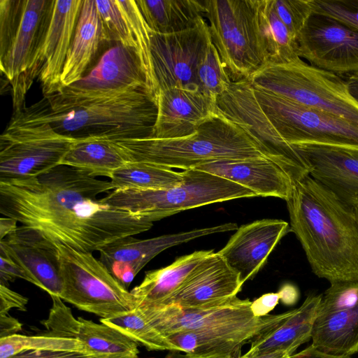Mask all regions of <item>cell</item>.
<instances>
[{"label":"cell","instance_id":"1","mask_svg":"<svg viewBox=\"0 0 358 358\" xmlns=\"http://www.w3.org/2000/svg\"><path fill=\"white\" fill-rule=\"evenodd\" d=\"M111 189L110 181L59 165L36 177L0 180V213L54 243L92 253L153 225L97 199Z\"/></svg>","mask_w":358,"mask_h":358},{"label":"cell","instance_id":"2","mask_svg":"<svg viewBox=\"0 0 358 358\" xmlns=\"http://www.w3.org/2000/svg\"><path fill=\"white\" fill-rule=\"evenodd\" d=\"M286 202L290 231L313 273L330 284L358 281V209L309 175L294 185Z\"/></svg>","mask_w":358,"mask_h":358},{"label":"cell","instance_id":"3","mask_svg":"<svg viewBox=\"0 0 358 358\" xmlns=\"http://www.w3.org/2000/svg\"><path fill=\"white\" fill-rule=\"evenodd\" d=\"M111 141L129 162L148 163L169 169H196L224 159L268 158L240 126L220 111L194 133L184 137Z\"/></svg>","mask_w":358,"mask_h":358},{"label":"cell","instance_id":"4","mask_svg":"<svg viewBox=\"0 0 358 358\" xmlns=\"http://www.w3.org/2000/svg\"><path fill=\"white\" fill-rule=\"evenodd\" d=\"M45 117L59 134L75 138H145L152 135L157 116L156 96L147 89L82 102Z\"/></svg>","mask_w":358,"mask_h":358},{"label":"cell","instance_id":"5","mask_svg":"<svg viewBox=\"0 0 358 358\" xmlns=\"http://www.w3.org/2000/svg\"><path fill=\"white\" fill-rule=\"evenodd\" d=\"M46 99L15 110L0 137V180L36 177L61 165L77 138L48 121Z\"/></svg>","mask_w":358,"mask_h":358},{"label":"cell","instance_id":"6","mask_svg":"<svg viewBox=\"0 0 358 358\" xmlns=\"http://www.w3.org/2000/svg\"><path fill=\"white\" fill-rule=\"evenodd\" d=\"M182 182L164 189H115L101 202L155 222L181 211L257 196L243 186L196 169L183 170Z\"/></svg>","mask_w":358,"mask_h":358},{"label":"cell","instance_id":"7","mask_svg":"<svg viewBox=\"0 0 358 358\" xmlns=\"http://www.w3.org/2000/svg\"><path fill=\"white\" fill-rule=\"evenodd\" d=\"M251 86L358 124V103L346 80L296 57L266 62L247 80Z\"/></svg>","mask_w":358,"mask_h":358},{"label":"cell","instance_id":"8","mask_svg":"<svg viewBox=\"0 0 358 358\" xmlns=\"http://www.w3.org/2000/svg\"><path fill=\"white\" fill-rule=\"evenodd\" d=\"M211 40L232 82L247 80L268 62L259 0H203Z\"/></svg>","mask_w":358,"mask_h":358},{"label":"cell","instance_id":"9","mask_svg":"<svg viewBox=\"0 0 358 358\" xmlns=\"http://www.w3.org/2000/svg\"><path fill=\"white\" fill-rule=\"evenodd\" d=\"M252 301L235 296L206 308L185 309L176 304L155 308H138L151 324L166 337L180 332L197 331L221 335L244 344L263 331L278 326L294 309L256 317Z\"/></svg>","mask_w":358,"mask_h":358},{"label":"cell","instance_id":"10","mask_svg":"<svg viewBox=\"0 0 358 358\" xmlns=\"http://www.w3.org/2000/svg\"><path fill=\"white\" fill-rule=\"evenodd\" d=\"M251 88L264 117L277 135L288 144H311L358 152V124Z\"/></svg>","mask_w":358,"mask_h":358},{"label":"cell","instance_id":"11","mask_svg":"<svg viewBox=\"0 0 358 358\" xmlns=\"http://www.w3.org/2000/svg\"><path fill=\"white\" fill-rule=\"evenodd\" d=\"M62 289L59 297L78 309L108 318L136 308L123 287L91 252L56 244Z\"/></svg>","mask_w":358,"mask_h":358},{"label":"cell","instance_id":"12","mask_svg":"<svg viewBox=\"0 0 358 358\" xmlns=\"http://www.w3.org/2000/svg\"><path fill=\"white\" fill-rule=\"evenodd\" d=\"M147 89L146 78L135 52L120 43L108 50L80 80L45 97L51 111L128 91Z\"/></svg>","mask_w":358,"mask_h":358},{"label":"cell","instance_id":"13","mask_svg":"<svg viewBox=\"0 0 358 358\" xmlns=\"http://www.w3.org/2000/svg\"><path fill=\"white\" fill-rule=\"evenodd\" d=\"M84 0H55L44 38L34 59L13 88L14 110L22 108L27 90L38 78L44 97L61 89V75Z\"/></svg>","mask_w":358,"mask_h":358},{"label":"cell","instance_id":"14","mask_svg":"<svg viewBox=\"0 0 358 358\" xmlns=\"http://www.w3.org/2000/svg\"><path fill=\"white\" fill-rule=\"evenodd\" d=\"M210 41L209 25L205 17L181 31L152 32L151 52L157 93L169 88L201 90L196 70Z\"/></svg>","mask_w":358,"mask_h":358},{"label":"cell","instance_id":"15","mask_svg":"<svg viewBox=\"0 0 358 358\" xmlns=\"http://www.w3.org/2000/svg\"><path fill=\"white\" fill-rule=\"evenodd\" d=\"M299 57L341 77L358 75V29L313 12L296 38Z\"/></svg>","mask_w":358,"mask_h":358},{"label":"cell","instance_id":"16","mask_svg":"<svg viewBox=\"0 0 358 358\" xmlns=\"http://www.w3.org/2000/svg\"><path fill=\"white\" fill-rule=\"evenodd\" d=\"M311 339L315 348L329 355L358 352V281L332 283L324 292Z\"/></svg>","mask_w":358,"mask_h":358},{"label":"cell","instance_id":"17","mask_svg":"<svg viewBox=\"0 0 358 358\" xmlns=\"http://www.w3.org/2000/svg\"><path fill=\"white\" fill-rule=\"evenodd\" d=\"M236 224L228 222L148 239L127 236L100 249L98 251L99 260L113 276L127 289L139 271L162 251L202 236L236 230Z\"/></svg>","mask_w":358,"mask_h":358},{"label":"cell","instance_id":"18","mask_svg":"<svg viewBox=\"0 0 358 358\" xmlns=\"http://www.w3.org/2000/svg\"><path fill=\"white\" fill-rule=\"evenodd\" d=\"M289 231L290 227L284 220H256L239 227L217 252L244 283L256 275L271 252Z\"/></svg>","mask_w":358,"mask_h":358},{"label":"cell","instance_id":"19","mask_svg":"<svg viewBox=\"0 0 358 358\" xmlns=\"http://www.w3.org/2000/svg\"><path fill=\"white\" fill-rule=\"evenodd\" d=\"M157 116L150 138H180L194 133L218 112L217 99L199 90L169 88L157 94Z\"/></svg>","mask_w":358,"mask_h":358},{"label":"cell","instance_id":"20","mask_svg":"<svg viewBox=\"0 0 358 358\" xmlns=\"http://www.w3.org/2000/svg\"><path fill=\"white\" fill-rule=\"evenodd\" d=\"M55 0H24L19 24L0 45V69L14 88L39 50Z\"/></svg>","mask_w":358,"mask_h":358},{"label":"cell","instance_id":"21","mask_svg":"<svg viewBox=\"0 0 358 358\" xmlns=\"http://www.w3.org/2000/svg\"><path fill=\"white\" fill-rule=\"evenodd\" d=\"M294 147L313 179L358 209V152L311 144Z\"/></svg>","mask_w":358,"mask_h":358},{"label":"cell","instance_id":"22","mask_svg":"<svg viewBox=\"0 0 358 358\" xmlns=\"http://www.w3.org/2000/svg\"><path fill=\"white\" fill-rule=\"evenodd\" d=\"M0 253L28 270L38 281L41 289L59 297L62 282L55 243L21 225L6 239L1 240Z\"/></svg>","mask_w":358,"mask_h":358},{"label":"cell","instance_id":"23","mask_svg":"<svg viewBox=\"0 0 358 358\" xmlns=\"http://www.w3.org/2000/svg\"><path fill=\"white\" fill-rule=\"evenodd\" d=\"M243 284L239 275L213 252L165 306L176 304L185 309L209 307L237 296Z\"/></svg>","mask_w":358,"mask_h":358},{"label":"cell","instance_id":"24","mask_svg":"<svg viewBox=\"0 0 358 358\" xmlns=\"http://www.w3.org/2000/svg\"><path fill=\"white\" fill-rule=\"evenodd\" d=\"M196 169L239 184L257 196H273L285 201L299 181L276 163L264 157L219 160Z\"/></svg>","mask_w":358,"mask_h":358},{"label":"cell","instance_id":"25","mask_svg":"<svg viewBox=\"0 0 358 358\" xmlns=\"http://www.w3.org/2000/svg\"><path fill=\"white\" fill-rule=\"evenodd\" d=\"M213 252L195 251L178 258L166 267L146 272L143 281L130 291L136 308L165 306Z\"/></svg>","mask_w":358,"mask_h":358},{"label":"cell","instance_id":"26","mask_svg":"<svg viewBox=\"0 0 358 358\" xmlns=\"http://www.w3.org/2000/svg\"><path fill=\"white\" fill-rule=\"evenodd\" d=\"M108 40L95 0H84L62 69L61 89L84 76L101 43Z\"/></svg>","mask_w":358,"mask_h":358},{"label":"cell","instance_id":"27","mask_svg":"<svg viewBox=\"0 0 358 358\" xmlns=\"http://www.w3.org/2000/svg\"><path fill=\"white\" fill-rule=\"evenodd\" d=\"M322 296L308 295L287 319L254 337L250 341V348L248 352L252 355H262L289 350L294 353L312 337Z\"/></svg>","mask_w":358,"mask_h":358},{"label":"cell","instance_id":"28","mask_svg":"<svg viewBox=\"0 0 358 358\" xmlns=\"http://www.w3.org/2000/svg\"><path fill=\"white\" fill-rule=\"evenodd\" d=\"M129 162L126 155L111 140L90 137L77 138L61 165L69 166L94 177L110 178L117 169Z\"/></svg>","mask_w":358,"mask_h":358},{"label":"cell","instance_id":"29","mask_svg":"<svg viewBox=\"0 0 358 358\" xmlns=\"http://www.w3.org/2000/svg\"><path fill=\"white\" fill-rule=\"evenodd\" d=\"M149 27L157 34L181 31L204 17L203 0H137Z\"/></svg>","mask_w":358,"mask_h":358},{"label":"cell","instance_id":"30","mask_svg":"<svg viewBox=\"0 0 358 358\" xmlns=\"http://www.w3.org/2000/svg\"><path fill=\"white\" fill-rule=\"evenodd\" d=\"M71 338L80 341L92 355L112 358H138V343L103 323L78 317Z\"/></svg>","mask_w":358,"mask_h":358},{"label":"cell","instance_id":"31","mask_svg":"<svg viewBox=\"0 0 358 358\" xmlns=\"http://www.w3.org/2000/svg\"><path fill=\"white\" fill-rule=\"evenodd\" d=\"M182 172L162 166L129 162L117 169L110 176V182L115 189H164L179 185Z\"/></svg>","mask_w":358,"mask_h":358},{"label":"cell","instance_id":"32","mask_svg":"<svg viewBox=\"0 0 358 358\" xmlns=\"http://www.w3.org/2000/svg\"><path fill=\"white\" fill-rule=\"evenodd\" d=\"M258 13L267 62L285 63L299 57L296 41L275 13L273 0H259Z\"/></svg>","mask_w":358,"mask_h":358},{"label":"cell","instance_id":"33","mask_svg":"<svg viewBox=\"0 0 358 358\" xmlns=\"http://www.w3.org/2000/svg\"><path fill=\"white\" fill-rule=\"evenodd\" d=\"M116 2L127 23L131 49L138 59L150 91L157 98V86L151 52L153 31L145 22L136 1L116 0Z\"/></svg>","mask_w":358,"mask_h":358},{"label":"cell","instance_id":"34","mask_svg":"<svg viewBox=\"0 0 358 358\" xmlns=\"http://www.w3.org/2000/svg\"><path fill=\"white\" fill-rule=\"evenodd\" d=\"M169 338L178 351L193 358H237L245 345L225 336L197 331L176 333Z\"/></svg>","mask_w":358,"mask_h":358},{"label":"cell","instance_id":"35","mask_svg":"<svg viewBox=\"0 0 358 358\" xmlns=\"http://www.w3.org/2000/svg\"><path fill=\"white\" fill-rule=\"evenodd\" d=\"M100 322L118 330L148 350L178 351L171 340L157 330L138 308L101 318Z\"/></svg>","mask_w":358,"mask_h":358},{"label":"cell","instance_id":"36","mask_svg":"<svg viewBox=\"0 0 358 358\" xmlns=\"http://www.w3.org/2000/svg\"><path fill=\"white\" fill-rule=\"evenodd\" d=\"M28 350L71 351L88 353L83 345L76 339L54 336L46 334L35 336L16 334L0 338V358H9L16 354Z\"/></svg>","mask_w":358,"mask_h":358},{"label":"cell","instance_id":"37","mask_svg":"<svg viewBox=\"0 0 358 358\" xmlns=\"http://www.w3.org/2000/svg\"><path fill=\"white\" fill-rule=\"evenodd\" d=\"M196 79L200 90L215 99L225 92L232 83L212 40L197 66Z\"/></svg>","mask_w":358,"mask_h":358},{"label":"cell","instance_id":"38","mask_svg":"<svg viewBox=\"0 0 358 358\" xmlns=\"http://www.w3.org/2000/svg\"><path fill=\"white\" fill-rule=\"evenodd\" d=\"M95 2L108 39L131 49L127 23L116 0Z\"/></svg>","mask_w":358,"mask_h":358},{"label":"cell","instance_id":"39","mask_svg":"<svg viewBox=\"0 0 358 358\" xmlns=\"http://www.w3.org/2000/svg\"><path fill=\"white\" fill-rule=\"evenodd\" d=\"M279 18L296 40L313 13L310 0H273Z\"/></svg>","mask_w":358,"mask_h":358},{"label":"cell","instance_id":"40","mask_svg":"<svg viewBox=\"0 0 358 358\" xmlns=\"http://www.w3.org/2000/svg\"><path fill=\"white\" fill-rule=\"evenodd\" d=\"M313 12L328 15L358 29V0H310Z\"/></svg>","mask_w":358,"mask_h":358},{"label":"cell","instance_id":"41","mask_svg":"<svg viewBox=\"0 0 358 358\" xmlns=\"http://www.w3.org/2000/svg\"><path fill=\"white\" fill-rule=\"evenodd\" d=\"M0 261V284L7 285L8 281L21 278L41 288V285L36 278L20 264L1 253Z\"/></svg>","mask_w":358,"mask_h":358},{"label":"cell","instance_id":"42","mask_svg":"<svg viewBox=\"0 0 358 358\" xmlns=\"http://www.w3.org/2000/svg\"><path fill=\"white\" fill-rule=\"evenodd\" d=\"M9 358H112L108 356L91 355L80 352L28 350Z\"/></svg>","mask_w":358,"mask_h":358},{"label":"cell","instance_id":"43","mask_svg":"<svg viewBox=\"0 0 358 358\" xmlns=\"http://www.w3.org/2000/svg\"><path fill=\"white\" fill-rule=\"evenodd\" d=\"M27 303V297L0 284V313H8L13 308L24 311Z\"/></svg>","mask_w":358,"mask_h":358},{"label":"cell","instance_id":"44","mask_svg":"<svg viewBox=\"0 0 358 358\" xmlns=\"http://www.w3.org/2000/svg\"><path fill=\"white\" fill-rule=\"evenodd\" d=\"M280 300L278 292L265 294L252 301V312L256 317L266 316L275 308Z\"/></svg>","mask_w":358,"mask_h":358},{"label":"cell","instance_id":"45","mask_svg":"<svg viewBox=\"0 0 358 358\" xmlns=\"http://www.w3.org/2000/svg\"><path fill=\"white\" fill-rule=\"evenodd\" d=\"M22 324L8 313H0V338L16 334L21 331Z\"/></svg>","mask_w":358,"mask_h":358},{"label":"cell","instance_id":"46","mask_svg":"<svg viewBox=\"0 0 358 358\" xmlns=\"http://www.w3.org/2000/svg\"><path fill=\"white\" fill-rule=\"evenodd\" d=\"M289 358H352L351 357L334 356L329 355L315 348L312 345L301 350L292 354Z\"/></svg>","mask_w":358,"mask_h":358},{"label":"cell","instance_id":"47","mask_svg":"<svg viewBox=\"0 0 358 358\" xmlns=\"http://www.w3.org/2000/svg\"><path fill=\"white\" fill-rule=\"evenodd\" d=\"M280 300L285 304H293L298 299L297 289L290 284H286L278 292Z\"/></svg>","mask_w":358,"mask_h":358},{"label":"cell","instance_id":"48","mask_svg":"<svg viewBox=\"0 0 358 358\" xmlns=\"http://www.w3.org/2000/svg\"><path fill=\"white\" fill-rule=\"evenodd\" d=\"M17 222L8 217L0 218V238L3 240L6 236H8L17 229Z\"/></svg>","mask_w":358,"mask_h":358},{"label":"cell","instance_id":"49","mask_svg":"<svg viewBox=\"0 0 358 358\" xmlns=\"http://www.w3.org/2000/svg\"><path fill=\"white\" fill-rule=\"evenodd\" d=\"M292 354L294 353L289 350H277L262 355H252L247 352L243 355H240L237 358H289Z\"/></svg>","mask_w":358,"mask_h":358},{"label":"cell","instance_id":"50","mask_svg":"<svg viewBox=\"0 0 358 358\" xmlns=\"http://www.w3.org/2000/svg\"><path fill=\"white\" fill-rule=\"evenodd\" d=\"M346 85L350 96L358 103V75L348 77L346 80Z\"/></svg>","mask_w":358,"mask_h":358},{"label":"cell","instance_id":"51","mask_svg":"<svg viewBox=\"0 0 358 358\" xmlns=\"http://www.w3.org/2000/svg\"><path fill=\"white\" fill-rule=\"evenodd\" d=\"M163 358H193L180 351H169Z\"/></svg>","mask_w":358,"mask_h":358}]
</instances>
